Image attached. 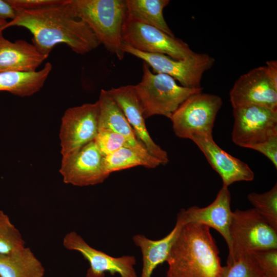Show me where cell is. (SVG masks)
<instances>
[{
	"mask_svg": "<svg viewBox=\"0 0 277 277\" xmlns=\"http://www.w3.org/2000/svg\"><path fill=\"white\" fill-rule=\"evenodd\" d=\"M17 26L32 34V44L41 54L48 57L57 44H66L78 54H85L100 45L88 25L78 17L68 0L66 4L44 9L20 12L0 27Z\"/></svg>",
	"mask_w": 277,
	"mask_h": 277,
	"instance_id": "obj_1",
	"label": "cell"
},
{
	"mask_svg": "<svg viewBox=\"0 0 277 277\" xmlns=\"http://www.w3.org/2000/svg\"><path fill=\"white\" fill-rule=\"evenodd\" d=\"M166 262L167 277H222L219 251L210 228L182 224Z\"/></svg>",
	"mask_w": 277,
	"mask_h": 277,
	"instance_id": "obj_2",
	"label": "cell"
},
{
	"mask_svg": "<svg viewBox=\"0 0 277 277\" xmlns=\"http://www.w3.org/2000/svg\"><path fill=\"white\" fill-rule=\"evenodd\" d=\"M70 4L100 44L119 60H123L122 32L127 14L125 0H70Z\"/></svg>",
	"mask_w": 277,
	"mask_h": 277,
	"instance_id": "obj_3",
	"label": "cell"
},
{
	"mask_svg": "<svg viewBox=\"0 0 277 277\" xmlns=\"http://www.w3.org/2000/svg\"><path fill=\"white\" fill-rule=\"evenodd\" d=\"M150 68L143 62L142 80L134 85L145 119L155 115L170 118L188 97L202 92V87L192 89L179 85L170 76L161 73H154Z\"/></svg>",
	"mask_w": 277,
	"mask_h": 277,
	"instance_id": "obj_4",
	"label": "cell"
},
{
	"mask_svg": "<svg viewBox=\"0 0 277 277\" xmlns=\"http://www.w3.org/2000/svg\"><path fill=\"white\" fill-rule=\"evenodd\" d=\"M229 232L231 250L227 263L255 251L277 249V230L253 208L233 211Z\"/></svg>",
	"mask_w": 277,
	"mask_h": 277,
	"instance_id": "obj_5",
	"label": "cell"
},
{
	"mask_svg": "<svg viewBox=\"0 0 277 277\" xmlns=\"http://www.w3.org/2000/svg\"><path fill=\"white\" fill-rule=\"evenodd\" d=\"M222 105V98L215 94L200 92L190 95L170 118L175 134L188 139L195 134L212 136L215 120Z\"/></svg>",
	"mask_w": 277,
	"mask_h": 277,
	"instance_id": "obj_6",
	"label": "cell"
},
{
	"mask_svg": "<svg viewBox=\"0 0 277 277\" xmlns=\"http://www.w3.org/2000/svg\"><path fill=\"white\" fill-rule=\"evenodd\" d=\"M122 49L142 60L155 73H164L177 81L181 86L192 89L201 87L204 73L214 65L215 59L205 53H195L183 60L172 58L165 54L146 53L137 50L123 43Z\"/></svg>",
	"mask_w": 277,
	"mask_h": 277,
	"instance_id": "obj_7",
	"label": "cell"
},
{
	"mask_svg": "<svg viewBox=\"0 0 277 277\" xmlns=\"http://www.w3.org/2000/svg\"><path fill=\"white\" fill-rule=\"evenodd\" d=\"M123 43L140 51L183 60L195 52L182 39L171 36L126 14L122 32Z\"/></svg>",
	"mask_w": 277,
	"mask_h": 277,
	"instance_id": "obj_8",
	"label": "cell"
},
{
	"mask_svg": "<svg viewBox=\"0 0 277 277\" xmlns=\"http://www.w3.org/2000/svg\"><path fill=\"white\" fill-rule=\"evenodd\" d=\"M231 133L236 145L251 149L277 136V108L248 105L233 108Z\"/></svg>",
	"mask_w": 277,
	"mask_h": 277,
	"instance_id": "obj_9",
	"label": "cell"
},
{
	"mask_svg": "<svg viewBox=\"0 0 277 277\" xmlns=\"http://www.w3.org/2000/svg\"><path fill=\"white\" fill-rule=\"evenodd\" d=\"M99 114L98 101L66 110L60 133L63 158L75 153L94 140L98 131Z\"/></svg>",
	"mask_w": 277,
	"mask_h": 277,
	"instance_id": "obj_10",
	"label": "cell"
},
{
	"mask_svg": "<svg viewBox=\"0 0 277 277\" xmlns=\"http://www.w3.org/2000/svg\"><path fill=\"white\" fill-rule=\"evenodd\" d=\"M104 156L94 140L75 153L62 158L60 172L63 181L77 186L102 183L110 175L105 167Z\"/></svg>",
	"mask_w": 277,
	"mask_h": 277,
	"instance_id": "obj_11",
	"label": "cell"
},
{
	"mask_svg": "<svg viewBox=\"0 0 277 277\" xmlns=\"http://www.w3.org/2000/svg\"><path fill=\"white\" fill-rule=\"evenodd\" d=\"M229 98L233 108L248 105L277 108V83L269 76L266 66L256 67L238 78Z\"/></svg>",
	"mask_w": 277,
	"mask_h": 277,
	"instance_id": "obj_12",
	"label": "cell"
},
{
	"mask_svg": "<svg viewBox=\"0 0 277 277\" xmlns=\"http://www.w3.org/2000/svg\"><path fill=\"white\" fill-rule=\"evenodd\" d=\"M64 247L80 252L89 263L86 277H105V272L121 277H137L134 268L136 259L132 255L115 258L90 246L76 232L67 233L63 238Z\"/></svg>",
	"mask_w": 277,
	"mask_h": 277,
	"instance_id": "obj_13",
	"label": "cell"
},
{
	"mask_svg": "<svg viewBox=\"0 0 277 277\" xmlns=\"http://www.w3.org/2000/svg\"><path fill=\"white\" fill-rule=\"evenodd\" d=\"M231 195L228 187L222 186L213 202L205 207L192 206L182 209L177 219L182 224L195 223L212 228L218 231L231 250L229 229L233 211L231 209Z\"/></svg>",
	"mask_w": 277,
	"mask_h": 277,
	"instance_id": "obj_14",
	"label": "cell"
},
{
	"mask_svg": "<svg viewBox=\"0 0 277 277\" xmlns=\"http://www.w3.org/2000/svg\"><path fill=\"white\" fill-rule=\"evenodd\" d=\"M108 92L121 108L137 139L148 152L162 165L167 164L169 158L167 152L153 141L147 130L143 110L134 85L112 88Z\"/></svg>",
	"mask_w": 277,
	"mask_h": 277,
	"instance_id": "obj_15",
	"label": "cell"
},
{
	"mask_svg": "<svg viewBox=\"0 0 277 277\" xmlns=\"http://www.w3.org/2000/svg\"><path fill=\"white\" fill-rule=\"evenodd\" d=\"M190 140L197 145L212 168L220 175L223 186L228 187L236 182L254 179V173L249 166L220 148L212 136L195 134Z\"/></svg>",
	"mask_w": 277,
	"mask_h": 277,
	"instance_id": "obj_16",
	"label": "cell"
},
{
	"mask_svg": "<svg viewBox=\"0 0 277 277\" xmlns=\"http://www.w3.org/2000/svg\"><path fill=\"white\" fill-rule=\"evenodd\" d=\"M98 102L100 107L98 129H110L122 135L127 141L129 148L147 163L149 168H154L162 165L159 160L148 152L137 139L123 111L108 90H101Z\"/></svg>",
	"mask_w": 277,
	"mask_h": 277,
	"instance_id": "obj_17",
	"label": "cell"
},
{
	"mask_svg": "<svg viewBox=\"0 0 277 277\" xmlns=\"http://www.w3.org/2000/svg\"><path fill=\"white\" fill-rule=\"evenodd\" d=\"M47 57L25 40L9 41L0 29V72L35 71Z\"/></svg>",
	"mask_w": 277,
	"mask_h": 277,
	"instance_id": "obj_18",
	"label": "cell"
},
{
	"mask_svg": "<svg viewBox=\"0 0 277 277\" xmlns=\"http://www.w3.org/2000/svg\"><path fill=\"white\" fill-rule=\"evenodd\" d=\"M181 225L182 223L176 220L171 232L158 240H150L140 234L133 236V242L140 248L142 254L143 267L140 277H151L156 267L167 261Z\"/></svg>",
	"mask_w": 277,
	"mask_h": 277,
	"instance_id": "obj_19",
	"label": "cell"
},
{
	"mask_svg": "<svg viewBox=\"0 0 277 277\" xmlns=\"http://www.w3.org/2000/svg\"><path fill=\"white\" fill-rule=\"evenodd\" d=\"M52 69V64L47 62L38 71L0 72V91L20 97L31 96L43 87Z\"/></svg>",
	"mask_w": 277,
	"mask_h": 277,
	"instance_id": "obj_20",
	"label": "cell"
},
{
	"mask_svg": "<svg viewBox=\"0 0 277 277\" xmlns=\"http://www.w3.org/2000/svg\"><path fill=\"white\" fill-rule=\"evenodd\" d=\"M45 272L43 264L29 247L0 254L1 277H44Z\"/></svg>",
	"mask_w": 277,
	"mask_h": 277,
	"instance_id": "obj_21",
	"label": "cell"
},
{
	"mask_svg": "<svg viewBox=\"0 0 277 277\" xmlns=\"http://www.w3.org/2000/svg\"><path fill=\"white\" fill-rule=\"evenodd\" d=\"M127 13L138 21L175 36L166 22L164 9L169 0H125Z\"/></svg>",
	"mask_w": 277,
	"mask_h": 277,
	"instance_id": "obj_22",
	"label": "cell"
},
{
	"mask_svg": "<svg viewBox=\"0 0 277 277\" xmlns=\"http://www.w3.org/2000/svg\"><path fill=\"white\" fill-rule=\"evenodd\" d=\"M247 199L259 215L277 230V184L264 193L251 192Z\"/></svg>",
	"mask_w": 277,
	"mask_h": 277,
	"instance_id": "obj_23",
	"label": "cell"
},
{
	"mask_svg": "<svg viewBox=\"0 0 277 277\" xmlns=\"http://www.w3.org/2000/svg\"><path fill=\"white\" fill-rule=\"evenodd\" d=\"M105 164L107 172L110 174L138 166L149 168L147 163L131 148L123 147L104 156Z\"/></svg>",
	"mask_w": 277,
	"mask_h": 277,
	"instance_id": "obj_24",
	"label": "cell"
},
{
	"mask_svg": "<svg viewBox=\"0 0 277 277\" xmlns=\"http://www.w3.org/2000/svg\"><path fill=\"white\" fill-rule=\"evenodd\" d=\"M19 230L8 215L0 210V254H8L25 246Z\"/></svg>",
	"mask_w": 277,
	"mask_h": 277,
	"instance_id": "obj_25",
	"label": "cell"
},
{
	"mask_svg": "<svg viewBox=\"0 0 277 277\" xmlns=\"http://www.w3.org/2000/svg\"><path fill=\"white\" fill-rule=\"evenodd\" d=\"M222 277H262L250 254L239 257L223 266Z\"/></svg>",
	"mask_w": 277,
	"mask_h": 277,
	"instance_id": "obj_26",
	"label": "cell"
},
{
	"mask_svg": "<svg viewBox=\"0 0 277 277\" xmlns=\"http://www.w3.org/2000/svg\"><path fill=\"white\" fill-rule=\"evenodd\" d=\"M94 141L104 156L123 147L129 148L127 141L122 135L108 129H98Z\"/></svg>",
	"mask_w": 277,
	"mask_h": 277,
	"instance_id": "obj_27",
	"label": "cell"
},
{
	"mask_svg": "<svg viewBox=\"0 0 277 277\" xmlns=\"http://www.w3.org/2000/svg\"><path fill=\"white\" fill-rule=\"evenodd\" d=\"M262 277H277V249H267L250 253Z\"/></svg>",
	"mask_w": 277,
	"mask_h": 277,
	"instance_id": "obj_28",
	"label": "cell"
},
{
	"mask_svg": "<svg viewBox=\"0 0 277 277\" xmlns=\"http://www.w3.org/2000/svg\"><path fill=\"white\" fill-rule=\"evenodd\" d=\"M16 13L35 10L66 4L68 0H7Z\"/></svg>",
	"mask_w": 277,
	"mask_h": 277,
	"instance_id": "obj_29",
	"label": "cell"
},
{
	"mask_svg": "<svg viewBox=\"0 0 277 277\" xmlns=\"http://www.w3.org/2000/svg\"><path fill=\"white\" fill-rule=\"evenodd\" d=\"M252 149L259 151L267 157L277 168V136L254 146Z\"/></svg>",
	"mask_w": 277,
	"mask_h": 277,
	"instance_id": "obj_30",
	"label": "cell"
},
{
	"mask_svg": "<svg viewBox=\"0 0 277 277\" xmlns=\"http://www.w3.org/2000/svg\"><path fill=\"white\" fill-rule=\"evenodd\" d=\"M16 13L7 0H0V21L14 19ZM10 20V21H11Z\"/></svg>",
	"mask_w": 277,
	"mask_h": 277,
	"instance_id": "obj_31",
	"label": "cell"
},
{
	"mask_svg": "<svg viewBox=\"0 0 277 277\" xmlns=\"http://www.w3.org/2000/svg\"><path fill=\"white\" fill-rule=\"evenodd\" d=\"M7 22V21H0V27H1L2 26H3Z\"/></svg>",
	"mask_w": 277,
	"mask_h": 277,
	"instance_id": "obj_32",
	"label": "cell"
},
{
	"mask_svg": "<svg viewBox=\"0 0 277 277\" xmlns=\"http://www.w3.org/2000/svg\"><path fill=\"white\" fill-rule=\"evenodd\" d=\"M0 277H1V276H0Z\"/></svg>",
	"mask_w": 277,
	"mask_h": 277,
	"instance_id": "obj_33",
	"label": "cell"
},
{
	"mask_svg": "<svg viewBox=\"0 0 277 277\" xmlns=\"http://www.w3.org/2000/svg\"></svg>",
	"mask_w": 277,
	"mask_h": 277,
	"instance_id": "obj_34",
	"label": "cell"
}]
</instances>
